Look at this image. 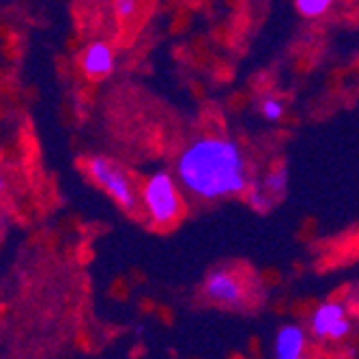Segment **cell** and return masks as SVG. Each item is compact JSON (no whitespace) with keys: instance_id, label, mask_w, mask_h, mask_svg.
<instances>
[{"instance_id":"6da1fadb","label":"cell","mask_w":359,"mask_h":359,"mask_svg":"<svg viewBox=\"0 0 359 359\" xmlns=\"http://www.w3.org/2000/svg\"><path fill=\"white\" fill-rule=\"evenodd\" d=\"M181 183L201 198H224L250 187L248 164L237 142L228 138H198L177 161Z\"/></svg>"},{"instance_id":"7a4b0ae2","label":"cell","mask_w":359,"mask_h":359,"mask_svg":"<svg viewBox=\"0 0 359 359\" xmlns=\"http://www.w3.org/2000/svg\"><path fill=\"white\" fill-rule=\"evenodd\" d=\"M142 198H144L151 219L159 226L175 222L181 213L179 191L168 172H155L144 185Z\"/></svg>"},{"instance_id":"3957f363","label":"cell","mask_w":359,"mask_h":359,"mask_svg":"<svg viewBox=\"0 0 359 359\" xmlns=\"http://www.w3.org/2000/svg\"><path fill=\"white\" fill-rule=\"evenodd\" d=\"M86 168H88V175L95 179V183H100L125 211L129 213L136 211L138 207L136 191L121 166H116L108 157H90Z\"/></svg>"},{"instance_id":"277c9868","label":"cell","mask_w":359,"mask_h":359,"mask_svg":"<svg viewBox=\"0 0 359 359\" xmlns=\"http://www.w3.org/2000/svg\"><path fill=\"white\" fill-rule=\"evenodd\" d=\"M312 332L318 338L340 340L351 332V323L346 320V310L342 304H323L312 314Z\"/></svg>"},{"instance_id":"5b68a950","label":"cell","mask_w":359,"mask_h":359,"mask_svg":"<svg viewBox=\"0 0 359 359\" xmlns=\"http://www.w3.org/2000/svg\"><path fill=\"white\" fill-rule=\"evenodd\" d=\"M205 292L207 297L224 304V306H239L243 299V286L239 282L237 276H233L231 271H213L207 282H205Z\"/></svg>"},{"instance_id":"8992f818","label":"cell","mask_w":359,"mask_h":359,"mask_svg":"<svg viewBox=\"0 0 359 359\" xmlns=\"http://www.w3.org/2000/svg\"><path fill=\"white\" fill-rule=\"evenodd\" d=\"M82 72L90 78V80H102L108 78L114 69V52L108 43L104 41H95L90 46H86V50L82 52L80 58Z\"/></svg>"},{"instance_id":"52a82bcc","label":"cell","mask_w":359,"mask_h":359,"mask_svg":"<svg viewBox=\"0 0 359 359\" xmlns=\"http://www.w3.org/2000/svg\"><path fill=\"white\" fill-rule=\"evenodd\" d=\"M306 346V334L299 325H286L276 336V357L280 359H297Z\"/></svg>"},{"instance_id":"ba28073f","label":"cell","mask_w":359,"mask_h":359,"mask_svg":"<svg viewBox=\"0 0 359 359\" xmlns=\"http://www.w3.org/2000/svg\"><path fill=\"white\" fill-rule=\"evenodd\" d=\"M332 0H297V9L306 18H318L330 9Z\"/></svg>"},{"instance_id":"9c48e42d","label":"cell","mask_w":359,"mask_h":359,"mask_svg":"<svg viewBox=\"0 0 359 359\" xmlns=\"http://www.w3.org/2000/svg\"><path fill=\"white\" fill-rule=\"evenodd\" d=\"M260 112H263L267 121H280L284 114V104L280 100H273V97H265V100L260 102Z\"/></svg>"},{"instance_id":"30bf717a","label":"cell","mask_w":359,"mask_h":359,"mask_svg":"<svg viewBox=\"0 0 359 359\" xmlns=\"http://www.w3.org/2000/svg\"><path fill=\"white\" fill-rule=\"evenodd\" d=\"M286 191V170H278L273 172L269 179H267V194H276V196H282Z\"/></svg>"},{"instance_id":"8fae6325","label":"cell","mask_w":359,"mask_h":359,"mask_svg":"<svg viewBox=\"0 0 359 359\" xmlns=\"http://www.w3.org/2000/svg\"><path fill=\"white\" fill-rule=\"evenodd\" d=\"M136 9H138V0H114V11L118 20L134 18Z\"/></svg>"},{"instance_id":"7c38bea8","label":"cell","mask_w":359,"mask_h":359,"mask_svg":"<svg viewBox=\"0 0 359 359\" xmlns=\"http://www.w3.org/2000/svg\"><path fill=\"white\" fill-rule=\"evenodd\" d=\"M0 189H5V181H3V177H0Z\"/></svg>"}]
</instances>
